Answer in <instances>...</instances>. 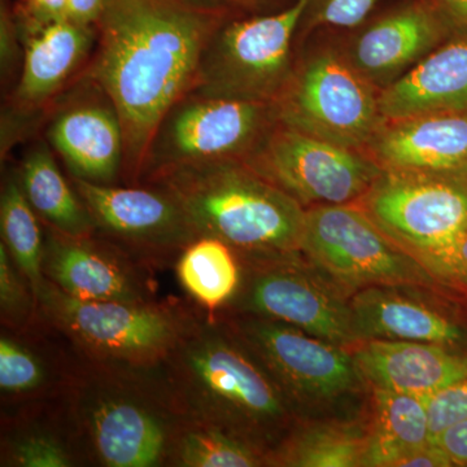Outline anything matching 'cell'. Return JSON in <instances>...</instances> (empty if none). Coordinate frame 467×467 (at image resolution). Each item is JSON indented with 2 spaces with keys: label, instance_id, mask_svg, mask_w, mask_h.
<instances>
[{
  "label": "cell",
  "instance_id": "obj_15",
  "mask_svg": "<svg viewBox=\"0 0 467 467\" xmlns=\"http://www.w3.org/2000/svg\"><path fill=\"white\" fill-rule=\"evenodd\" d=\"M43 273L58 290L81 300H158L152 267L101 238L66 235L46 226Z\"/></svg>",
  "mask_w": 467,
  "mask_h": 467
},
{
  "label": "cell",
  "instance_id": "obj_4",
  "mask_svg": "<svg viewBox=\"0 0 467 467\" xmlns=\"http://www.w3.org/2000/svg\"><path fill=\"white\" fill-rule=\"evenodd\" d=\"M146 180L173 196L199 235L238 254L300 252L306 209L244 160L175 165Z\"/></svg>",
  "mask_w": 467,
  "mask_h": 467
},
{
  "label": "cell",
  "instance_id": "obj_11",
  "mask_svg": "<svg viewBox=\"0 0 467 467\" xmlns=\"http://www.w3.org/2000/svg\"><path fill=\"white\" fill-rule=\"evenodd\" d=\"M244 161L306 209L356 204L382 173L365 150L327 142L279 122Z\"/></svg>",
  "mask_w": 467,
  "mask_h": 467
},
{
  "label": "cell",
  "instance_id": "obj_25",
  "mask_svg": "<svg viewBox=\"0 0 467 467\" xmlns=\"http://www.w3.org/2000/svg\"><path fill=\"white\" fill-rule=\"evenodd\" d=\"M17 174L27 202L43 225L77 238L97 234L84 202L73 183H67L45 143L26 153Z\"/></svg>",
  "mask_w": 467,
  "mask_h": 467
},
{
  "label": "cell",
  "instance_id": "obj_37",
  "mask_svg": "<svg viewBox=\"0 0 467 467\" xmlns=\"http://www.w3.org/2000/svg\"><path fill=\"white\" fill-rule=\"evenodd\" d=\"M434 442L447 451L454 466H467V420L448 427Z\"/></svg>",
  "mask_w": 467,
  "mask_h": 467
},
{
  "label": "cell",
  "instance_id": "obj_21",
  "mask_svg": "<svg viewBox=\"0 0 467 467\" xmlns=\"http://www.w3.org/2000/svg\"><path fill=\"white\" fill-rule=\"evenodd\" d=\"M379 92L384 119L454 113L467 116V39H451Z\"/></svg>",
  "mask_w": 467,
  "mask_h": 467
},
{
  "label": "cell",
  "instance_id": "obj_18",
  "mask_svg": "<svg viewBox=\"0 0 467 467\" xmlns=\"http://www.w3.org/2000/svg\"><path fill=\"white\" fill-rule=\"evenodd\" d=\"M347 348L368 389L430 398L467 377V355L453 347L362 339Z\"/></svg>",
  "mask_w": 467,
  "mask_h": 467
},
{
  "label": "cell",
  "instance_id": "obj_16",
  "mask_svg": "<svg viewBox=\"0 0 467 467\" xmlns=\"http://www.w3.org/2000/svg\"><path fill=\"white\" fill-rule=\"evenodd\" d=\"M349 32L340 50L379 92L451 39L429 0H401Z\"/></svg>",
  "mask_w": 467,
  "mask_h": 467
},
{
  "label": "cell",
  "instance_id": "obj_40",
  "mask_svg": "<svg viewBox=\"0 0 467 467\" xmlns=\"http://www.w3.org/2000/svg\"><path fill=\"white\" fill-rule=\"evenodd\" d=\"M225 5L244 15L269 14L292 5L295 0H212Z\"/></svg>",
  "mask_w": 467,
  "mask_h": 467
},
{
  "label": "cell",
  "instance_id": "obj_39",
  "mask_svg": "<svg viewBox=\"0 0 467 467\" xmlns=\"http://www.w3.org/2000/svg\"><path fill=\"white\" fill-rule=\"evenodd\" d=\"M106 0H67V20L79 26L95 27Z\"/></svg>",
  "mask_w": 467,
  "mask_h": 467
},
{
  "label": "cell",
  "instance_id": "obj_29",
  "mask_svg": "<svg viewBox=\"0 0 467 467\" xmlns=\"http://www.w3.org/2000/svg\"><path fill=\"white\" fill-rule=\"evenodd\" d=\"M42 221L36 213L18 180L17 171L8 175L0 196V227L3 244L20 272L32 285L38 301L46 284L43 273L45 233Z\"/></svg>",
  "mask_w": 467,
  "mask_h": 467
},
{
  "label": "cell",
  "instance_id": "obj_19",
  "mask_svg": "<svg viewBox=\"0 0 467 467\" xmlns=\"http://www.w3.org/2000/svg\"><path fill=\"white\" fill-rule=\"evenodd\" d=\"M365 152L382 169L467 173V116L427 113L384 119Z\"/></svg>",
  "mask_w": 467,
  "mask_h": 467
},
{
  "label": "cell",
  "instance_id": "obj_31",
  "mask_svg": "<svg viewBox=\"0 0 467 467\" xmlns=\"http://www.w3.org/2000/svg\"><path fill=\"white\" fill-rule=\"evenodd\" d=\"M0 317L3 328L24 331L38 321V301L32 285L0 244Z\"/></svg>",
  "mask_w": 467,
  "mask_h": 467
},
{
  "label": "cell",
  "instance_id": "obj_20",
  "mask_svg": "<svg viewBox=\"0 0 467 467\" xmlns=\"http://www.w3.org/2000/svg\"><path fill=\"white\" fill-rule=\"evenodd\" d=\"M48 137L72 177L91 183L115 184L122 173L124 131L109 100L64 109L52 122Z\"/></svg>",
  "mask_w": 467,
  "mask_h": 467
},
{
  "label": "cell",
  "instance_id": "obj_12",
  "mask_svg": "<svg viewBox=\"0 0 467 467\" xmlns=\"http://www.w3.org/2000/svg\"><path fill=\"white\" fill-rule=\"evenodd\" d=\"M276 124L275 103L189 95L160 126L143 177L175 165L245 160Z\"/></svg>",
  "mask_w": 467,
  "mask_h": 467
},
{
  "label": "cell",
  "instance_id": "obj_24",
  "mask_svg": "<svg viewBox=\"0 0 467 467\" xmlns=\"http://www.w3.org/2000/svg\"><path fill=\"white\" fill-rule=\"evenodd\" d=\"M427 399L371 389L364 467H396L408 454L432 442Z\"/></svg>",
  "mask_w": 467,
  "mask_h": 467
},
{
  "label": "cell",
  "instance_id": "obj_23",
  "mask_svg": "<svg viewBox=\"0 0 467 467\" xmlns=\"http://www.w3.org/2000/svg\"><path fill=\"white\" fill-rule=\"evenodd\" d=\"M368 417L299 420L267 454V466L364 467Z\"/></svg>",
  "mask_w": 467,
  "mask_h": 467
},
{
  "label": "cell",
  "instance_id": "obj_27",
  "mask_svg": "<svg viewBox=\"0 0 467 467\" xmlns=\"http://www.w3.org/2000/svg\"><path fill=\"white\" fill-rule=\"evenodd\" d=\"M23 331L3 328L0 337V391L5 398L26 404L47 400L57 396L66 386L72 365L66 368H52L55 361L47 359L38 347L24 339ZM75 361V358H73Z\"/></svg>",
  "mask_w": 467,
  "mask_h": 467
},
{
  "label": "cell",
  "instance_id": "obj_28",
  "mask_svg": "<svg viewBox=\"0 0 467 467\" xmlns=\"http://www.w3.org/2000/svg\"><path fill=\"white\" fill-rule=\"evenodd\" d=\"M20 423L3 439L2 466L72 467L79 465V453L72 426L58 395L57 416L52 422L36 420L24 411Z\"/></svg>",
  "mask_w": 467,
  "mask_h": 467
},
{
  "label": "cell",
  "instance_id": "obj_32",
  "mask_svg": "<svg viewBox=\"0 0 467 467\" xmlns=\"http://www.w3.org/2000/svg\"><path fill=\"white\" fill-rule=\"evenodd\" d=\"M380 0H309L299 32L318 29L352 30L373 14Z\"/></svg>",
  "mask_w": 467,
  "mask_h": 467
},
{
  "label": "cell",
  "instance_id": "obj_2",
  "mask_svg": "<svg viewBox=\"0 0 467 467\" xmlns=\"http://www.w3.org/2000/svg\"><path fill=\"white\" fill-rule=\"evenodd\" d=\"M181 413L270 453L297 418L260 358L221 313L201 318L158 367Z\"/></svg>",
  "mask_w": 467,
  "mask_h": 467
},
{
  "label": "cell",
  "instance_id": "obj_14",
  "mask_svg": "<svg viewBox=\"0 0 467 467\" xmlns=\"http://www.w3.org/2000/svg\"><path fill=\"white\" fill-rule=\"evenodd\" d=\"M359 207L409 254L430 250L467 229V173H382Z\"/></svg>",
  "mask_w": 467,
  "mask_h": 467
},
{
  "label": "cell",
  "instance_id": "obj_30",
  "mask_svg": "<svg viewBox=\"0 0 467 467\" xmlns=\"http://www.w3.org/2000/svg\"><path fill=\"white\" fill-rule=\"evenodd\" d=\"M168 466H267V453L221 427L184 417L174 436Z\"/></svg>",
  "mask_w": 467,
  "mask_h": 467
},
{
  "label": "cell",
  "instance_id": "obj_38",
  "mask_svg": "<svg viewBox=\"0 0 467 467\" xmlns=\"http://www.w3.org/2000/svg\"><path fill=\"white\" fill-rule=\"evenodd\" d=\"M453 461L441 445L432 441L399 461L396 467H451Z\"/></svg>",
  "mask_w": 467,
  "mask_h": 467
},
{
  "label": "cell",
  "instance_id": "obj_8",
  "mask_svg": "<svg viewBox=\"0 0 467 467\" xmlns=\"http://www.w3.org/2000/svg\"><path fill=\"white\" fill-rule=\"evenodd\" d=\"M308 2L230 20L209 45L190 95L275 103L294 70L292 43Z\"/></svg>",
  "mask_w": 467,
  "mask_h": 467
},
{
  "label": "cell",
  "instance_id": "obj_1",
  "mask_svg": "<svg viewBox=\"0 0 467 467\" xmlns=\"http://www.w3.org/2000/svg\"><path fill=\"white\" fill-rule=\"evenodd\" d=\"M212 0H106L90 75L124 131V173L140 183L160 126L195 86L217 33L242 16Z\"/></svg>",
  "mask_w": 467,
  "mask_h": 467
},
{
  "label": "cell",
  "instance_id": "obj_36",
  "mask_svg": "<svg viewBox=\"0 0 467 467\" xmlns=\"http://www.w3.org/2000/svg\"><path fill=\"white\" fill-rule=\"evenodd\" d=\"M451 39H467V0H429Z\"/></svg>",
  "mask_w": 467,
  "mask_h": 467
},
{
  "label": "cell",
  "instance_id": "obj_5",
  "mask_svg": "<svg viewBox=\"0 0 467 467\" xmlns=\"http://www.w3.org/2000/svg\"><path fill=\"white\" fill-rule=\"evenodd\" d=\"M202 313L199 306L174 300L76 299L47 279L38 296L39 319L77 358L142 370L160 367Z\"/></svg>",
  "mask_w": 467,
  "mask_h": 467
},
{
  "label": "cell",
  "instance_id": "obj_34",
  "mask_svg": "<svg viewBox=\"0 0 467 467\" xmlns=\"http://www.w3.org/2000/svg\"><path fill=\"white\" fill-rule=\"evenodd\" d=\"M432 441L448 427L467 420V377L427 399Z\"/></svg>",
  "mask_w": 467,
  "mask_h": 467
},
{
  "label": "cell",
  "instance_id": "obj_22",
  "mask_svg": "<svg viewBox=\"0 0 467 467\" xmlns=\"http://www.w3.org/2000/svg\"><path fill=\"white\" fill-rule=\"evenodd\" d=\"M26 27V54L15 97L24 107H36L50 99L72 75L97 32L67 18Z\"/></svg>",
  "mask_w": 467,
  "mask_h": 467
},
{
  "label": "cell",
  "instance_id": "obj_10",
  "mask_svg": "<svg viewBox=\"0 0 467 467\" xmlns=\"http://www.w3.org/2000/svg\"><path fill=\"white\" fill-rule=\"evenodd\" d=\"M300 252L349 296L373 285H439L358 204L306 209Z\"/></svg>",
  "mask_w": 467,
  "mask_h": 467
},
{
  "label": "cell",
  "instance_id": "obj_35",
  "mask_svg": "<svg viewBox=\"0 0 467 467\" xmlns=\"http://www.w3.org/2000/svg\"><path fill=\"white\" fill-rule=\"evenodd\" d=\"M18 8L26 26H46L67 18V0H20Z\"/></svg>",
  "mask_w": 467,
  "mask_h": 467
},
{
  "label": "cell",
  "instance_id": "obj_9",
  "mask_svg": "<svg viewBox=\"0 0 467 467\" xmlns=\"http://www.w3.org/2000/svg\"><path fill=\"white\" fill-rule=\"evenodd\" d=\"M221 315L263 362L297 420L368 389L347 347L275 319Z\"/></svg>",
  "mask_w": 467,
  "mask_h": 467
},
{
  "label": "cell",
  "instance_id": "obj_13",
  "mask_svg": "<svg viewBox=\"0 0 467 467\" xmlns=\"http://www.w3.org/2000/svg\"><path fill=\"white\" fill-rule=\"evenodd\" d=\"M72 183L94 221L98 235L152 269L174 265L199 238L173 196L153 184Z\"/></svg>",
  "mask_w": 467,
  "mask_h": 467
},
{
  "label": "cell",
  "instance_id": "obj_7",
  "mask_svg": "<svg viewBox=\"0 0 467 467\" xmlns=\"http://www.w3.org/2000/svg\"><path fill=\"white\" fill-rule=\"evenodd\" d=\"M238 256L241 285L218 313L275 319L337 346L358 342L349 295L301 252Z\"/></svg>",
  "mask_w": 467,
  "mask_h": 467
},
{
  "label": "cell",
  "instance_id": "obj_26",
  "mask_svg": "<svg viewBox=\"0 0 467 467\" xmlns=\"http://www.w3.org/2000/svg\"><path fill=\"white\" fill-rule=\"evenodd\" d=\"M181 287L208 315H216L233 300L242 282L238 254L225 242L202 235L175 261Z\"/></svg>",
  "mask_w": 467,
  "mask_h": 467
},
{
  "label": "cell",
  "instance_id": "obj_17",
  "mask_svg": "<svg viewBox=\"0 0 467 467\" xmlns=\"http://www.w3.org/2000/svg\"><path fill=\"white\" fill-rule=\"evenodd\" d=\"M427 287L373 285L350 295L358 340L389 339L456 347L466 331L429 296Z\"/></svg>",
  "mask_w": 467,
  "mask_h": 467
},
{
  "label": "cell",
  "instance_id": "obj_6",
  "mask_svg": "<svg viewBox=\"0 0 467 467\" xmlns=\"http://www.w3.org/2000/svg\"><path fill=\"white\" fill-rule=\"evenodd\" d=\"M275 104L279 124L352 150H365L384 122L379 91L334 43L304 55Z\"/></svg>",
  "mask_w": 467,
  "mask_h": 467
},
{
  "label": "cell",
  "instance_id": "obj_33",
  "mask_svg": "<svg viewBox=\"0 0 467 467\" xmlns=\"http://www.w3.org/2000/svg\"><path fill=\"white\" fill-rule=\"evenodd\" d=\"M411 254L439 285H467V229L430 250Z\"/></svg>",
  "mask_w": 467,
  "mask_h": 467
},
{
  "label": "cell",
  "instance_id": "obj_3",
  "mask_svg": "<svg viewBox=\"0 0 467 467\" xmlns=\"http://www.w3.org/2000/svg\"><path fill=\"white\" fill-rule=\"evenodd\" d=\"M60 399L82 459L106 467L168 466L184 416L158 368L110 367L75 356Z\"/></svg>",
  "mask_w": 467,
  "mask_h": 467
}]
</instances>
